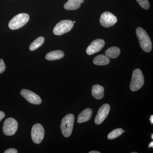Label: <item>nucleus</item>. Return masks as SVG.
I'll list each match as a JSON object with an SVG mask.
<instances>
[{
	"label": "nucleus",
	"instance_id": "nucleus-4",
	"mask_svg": "<svg viewBox=\"0 0 153 153\" xmlns=\"http://www.w3.org/2000/svg\"><path fill=\"white\" fill-rule=\"evenodd\" d=\"M30 20V16L27 13H20L15 16L10 21L9 27L11 30H16L25 26Z\"/></svg>",
	"mask_w": 153,
	"mask_h": 153
},
{
	"label": "nucleus",
	"instance_id": "nucleus-19",
	"mask_svg": "<svg viewBox=\"0 0 153 153\" xmlns=\"http://www.w3.org/2000/svg\"><path fill=\"white\" fill-rule=\"evenodd\" d=\"M123 132V129L121 128L115 129L108 134L107 137L108 139L109 140L114 139L120 136Z\"/></svg>",
	"mask_w": 153,
	"mask_h": 153
},
{
	"label": "nucleus",
	"instance_id": "nucleus-15",
	"mask_svg": "<svg viewBox=\"0 0 153 153\" xmlns=\"http://www.w3.org/2000/svg\"><path fill=\"white\" fill-rule=\"evenodd\" d=\"M64 56V53L61 50H55L47 53L46 56L47 60L52 61L60 60Z\"/></svg>",
	"mask_w": 153,
	"mask_h": 153
},
{
	"label": "nucleus",
	"instance_id": "nucleus-25",
	"mask_svg": "<svg viewBox=\"0 0 153 153\" xmlns=\"http://www.w3.org/2000/svg\"><path fill=\"white\" fill-rule=\"evenodd\" d=\"M150 120L151 123L152 124L153 123V116L152 115L151 116L150 118Z\"/></svg>",
	"mask_w": 153,
	"mask_h": 153
},
{
	"label": "nucleus",
	"instance_id": "nucleus-10",
	"mask_svg": "<svg viewBox=\"0 0 153 153\" xmlns=\"http://www.w3.org/2000/svg\"><path fill=\"white\" fill-rule=\"evenodd\" d=\"M105 41L102 39H97L91 42L86 49L87 55H91L100 51L104 47Z\"/></svg>",
	"mask_w": 153,
	"mask_h": 153
},
{
	"label": "nucleus",
	"instance_id": "nucleus-12",
	"mask_svg": "<svg viewBox=\"0 0 153 153\" xmlns=\"http://www.w3.org/2000/svg\"><path fill=\"white\" fill-rule=\"evenodd\" d=\"M84 0H68L64 5V9L68 10H74L80 7Z\"/></svg>",
	"mask_w": 153,
	"mask_h": 153
},
{
	"label": "nucleus",
	"instance_id": "nucleus-21",
	"mask_svg": "<svg viewBox=\"0 0 153 153\" xmlns=\"http://www.w3.org/2000/svg\"><path fill=\"white\" fill-rule=\"evenodd\" d=\"M6 69V66L4 60L0 59V74L3 73Z\"/></svg>",
	"mask_w": 153,
	"mask_h": 153
},
{
	"label": "nucleus",
	"instance_id": "nucleus-16",
	"mask_svg": "<svg viewBox=\"0 0 153 153\" xmlns=\"http://www.w3.org/2000/svg\"><path fill=\"white\" fill-rule=\"evenodd\" d=\"M120 53V50L118 47H112L107 49L105 52V56L111 59L117 58Z\"/></svg>",
	"mask_w": 153,
	"mask_h": 153
},
{
	"label": "nucleus",
	"instance_id": "nucleus-2",
	"mask_svg": "<svg viewBox=\"0 0 153 153\" xmlns=\"http://www.w3.org/2000/svg\"><path fill=\"white\" fill-rule=\"evenodd\" d=\"M74 121V115L71 114H67L62 119L60 128L62 134L65 137H68L71 136L73 130Z\"/></svg>",
	"mask_w": 153,
	"mask_h": 153
},
{
	"label": "nucleus",
	"instance_id": "nucleus-7",
	"mask_svg": "<svg viewBox=\"0 0 153 153\" xmlns=\"http://www.w3.org/2000/svg\"><path fill=\"white\" fill-rule=\"evenodd\" d=\"M44 137V130L41 124L36 123L33 126L31 130V137L33 142L37 144L41 143Z\"/></svg>",
	"mask_w": 153,
	"mask_h": 153
},
{
	"label": "nucleus",
	"instance_id": "nucleus-18",
	"mask_svg": "<svg viewBox=\"0 0 153 153\" xmlns=\"http://www.w3.org/2000/svg\"><path fill=\"white\" fill-rule=\"evenodd\" d=\"M45 39L43 37H38L30 44L29 49L31 51H34L42 46L44 44Z\"/></svg>",
	"mask_w": 153,
	"mask_h": 153
},
{
	"label": "nucleus",
	"instance_id": "nucleus-22",
	"mask_svg": "<svg viewBox=\"0 0 153 153\" xmlns=\"http://www.w3.org/2000/svg\"><path fill=\"white\" fill-rule=\"evenodd\" d=\"M18 151L16 149H8L4 152V153H17Z\"/></svg>",
	"mask_w": 153,
	"mask_h": 153
},
{
	"label": "nucleus",
	"instance_id": "nucleus-29",
	"mask_svg": "<svg viewBox=\"0 0 153 153\" xmlns=\"http://www.w3.org/2000/svg\"><path fill=\"white\" fill-rule=\"evenodd\" d=\"M137 152H132V153H137Z\"/></svg>",
	"mask_w": 153,
	"mask_h": 153
},
{
	"label": "nucleus",
	"instance_id": "nucleus-6",
	"mask_svg": "<svg viewBox=\"0 0 153 153\" xmlns=\"http://www.w3.org/2000/svg\"><path fill=\"white\" fill-rule=\"evenodd\" d=\"M18 128V122L15 119L10 117L5 121L3 125V131L7 136L13 135Z\"/></svg>",
	"mask_w": 153,
	"mask_h": 153
},
{
	"label": "nucleus",
	"instance_id": "nucleus-27",
	"mask_svg": "<svg viewBox=\"0 0 153 153\" xmlns=\"http://www.w3.org/2000/svg\"><path fill=\"white\" fill-rule=\"evenodd\" d=\"M152 139H153V134H152Z\"/></svg>",
	"mask_w": 153,
	"mask_h": 153
},
{
	"label": "nucleus",
	"instance_id": "nucleus-5",
	"mask_svg": "<svg viewBox=\"0 0 153 153\" xmlns=\"http://www.w3.org/2000/svg\"><path fill=\"white\" fill-rule=\"evenodd\" d=\"M74 25L73 22L71 20L60 21L55 26L53 29V33L56 36H61L71 31L73 28Z\"/></svg>",
	"mask_w": 153,
	"mask_h": 153
},
{
	"label": "nucleus",
	"instance_id": "nucleus-3",
	"mask_svg": "<svg viewBox=\"0 0 153 153\" xmlns=\"http://www.w3.org/2000/svg\"><path fill=\"white\" fill-rule=\"evenodd\" d=\"M144 77L141 70L139 68L134 70L132 74L131 82L130 85V88L133 91L139 90L143 85Z\"/></svg>",
	"mask_w": 153,
	"mask_h": 153
},
{
	"label": "nucleus",
	"instance_id": "nucleus-8",
	"mask_svg": "<svg viewBox=\"0 0 153 153\" xmlns=\"http://www.w3.org/2000/svg\"><path fill=\"white\" fill-rule=\"evenodd\" d=\"M117 21L116 16L108 12L103 13L100 19V22L102 26L106 28L114 26Z\"/></svg>",
	"mask_w": 153,
	"mask_h": 153
},
{
	"label": "nucleus",
	"instance_id": "nucleus-24",
	"mask_svg": "<svg viewBox=\"0 0 153 153\" xmlns=\"http://www.w3.org/2000/svg\"><path fill=\"white\" fill-rule=\"evenodd\" d=\"M149 148H153V142H152L150 143L149 146Z\"/></svg>",
	"mask_w": 153,
	"mask_h": 153
},
{
	"label": "nucleus",
	"instance_id": "nucleus-14",
	"mask_svg": "<svg viewBox=\"0 0 153 153\" xmlns=\"http://www.w3.org/2000/svg\"><path fill=\"white\" fill-rule=\"evenodd\" d=\"M104 88L98 84H95L92 86L91 94L97 100H100L104 97Z\"/></svg>",
	"mask_w": 153,
	"mask_h": 153
},
{
	"label": "nucleus",
	"instance_id": "nucleus-13",
	"mask_svg": "<svg viewBox=\"0 0 153 153\" xmlns=\"http://www.w3.org/2000/svg\"><path fill=\"white\" fill-rule=\"evenodd\" d=\"M92 114V110L87 108L79 114L77 117V122L79 123L85 122L90 120Z\"/></svg>",
	"mask_w": 153,
	"mask_h": 153
},
{
	"label": "nucleus",
	"instance_id": "nucleus-9",
	"mask_svg": "<svg viewBox=\"0 0 153 153\" xmlns=\"http://www.w3.org/2000/svg\"><path fill=\"white\" fill-rule=\"evenodd\" d=\"M20 93L22 96L31 104L39 105L42 102L41 97L31 91L23 89L21 91Z\"/></svg>",
	"mask_w": 153,
	"mask_h": 153
},
{
	"label": "nucleus",
	"instance_id": "nucleus-26",
	"mask_svg": "<svg viewBox=\"0 0 153 153\" xmlns=\"http://www.w3.org/2000/svg\"><path fill=\"white\" fill-rule=\"evenodd\" d=\"M89 153H100V152H97V151H91L89 152Z\"/></svg>",
	"mask_w": 153,
	"mask_h": 153
},
{
	"label": "nucleus",
	"instance_id": "nucleus-1",
	"mask_svg": "<svg viewBox=\"0 0 153 153\" xmlns=\"http://www.w3.org/2000/svg\"><path fill=\"white\" fill-rule=\"evenodd\" d=\"M136 32L142 49L145 52H150L152 49V43L147 33L141 27L137 28Z\"/></svg>",
	"mask_w": 153,
	"mask_h": 153
},
{
	"label": "nucleus",
	"instance_id": "nucleus-20",
	"mask_svg": "<svg viewBox=\"0 0 153 153\" xmlns=\"http://www.w3.org/2000/svg\"><path fill=\"white\" fill-rule=\"evenodd\" d=\"M136 1L142 8L145 10H149V3L148 0H136Z\"/></svg>",
	"mask_w": 153,
	"mask_h": 153
},
{
	"label": "nucleus",
	"instance_id": "nucleus-28",
	"mask_svg": "<svg viewBox=\"0 0 153 153\" xmlns=\"http://www.w3.org/2000/svg\"><path fill=\"white\" fill-rule=\"evenodd\" d=\"M73 22V23H74H74H75V21H74V22Z\"/></svg>",
	"mask_w": 153,
	"mask_h": 153
},
{
	"label": "nucleus",
	"instance_id": "nucleus-23",
	"mask_svg": "<svg viewBox=\"0 0 153 153\" xmlns=\"http://www.w3.org/2000/svg\"><path fill=\"white\" fill-rule=\"evenodd\" d=\"M5 114L3 111H0V121L5 117Z\"/></svg>",
	"mask_w": 153,
	"mask_h": 153
},
{
	"label": "nucleus",
	"instance_id": "nucleus-11",
	"mask_svg": "<svg viewBox=\"0 0 153 153\" xmlns=\"http://www.w3.org/2000/svg\"><path fill=\"white\" fill-rule=\"evenodd\" d=\"M110 106L108 104L103 105L99 109L97 115L96 116L94 122L96 124L100 125L103 122L107 116L108 115L110 111Z\"/></svg>",
	"mask_w": 153,
	"mask_h": 153
},
{
	"label": "nucleus",
	"instance_id": "nucleus-17",
	"mask_svg": "<svg viewBox=\"0 0 153 153\" xmlns=\"http://www.w3.org/2000/svg\"><path fill=\"white\" fill-rule=\"evenodd\" d=\"M110 63V60L105 55H100L96 57L94 59V64L98 66H105Z\"/></svg>",
	"mask_w": 153,
	"mask_h": 153
}]
</instances>
